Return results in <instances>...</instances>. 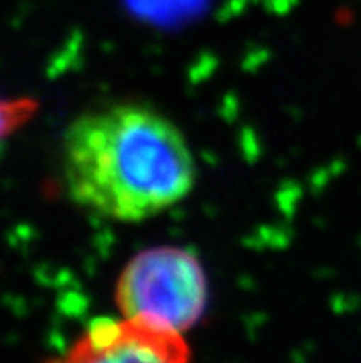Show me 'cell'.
<instances>
[{
	"label": "cell",
	"instance_id": "cell-3",
	"mask_svg": "<svg viewBox=\"0 0 361 363\" xmlns=\"http://www.w3.org/2000/svg\"><path fill=\"white\" fill-rule=\"evenodd\" d=\"M46 363H190V349L177 332L101 318L63 356Z\"/></svg>",
	"mask_w": 361,
	"mask_h": 363
},
{
	"label": "cell",
	"instance_id": "cell-1",
	"mask_svg": "<svg viewBox=\"0 0 361 363\" xmlns=\"http://www.w3.org/2000/svg\"><path fill=\"white\" fill-rule=\"evenodd\" d=\"M61 175L76 205L116 221H142L192 192L196 162L181 129L140 104L76 116L61 140Z\"/></svg>",
	"mask_w": 361,
	"mask_h": 363
},
{
	"label": "cell",
	"instance_id": "cell-2",
	"mask_svg": "<svg viewBox=\"0 0 361 363\" xmlns=\"http://www.w3.org/2000/svg\"><path fill=\"white\" fill-rule=\"evenodd\" d=\"M206 279L196 255L181 247L140 251L116 282L123 319L184 334L205 312Z\"/></svg>",
	"mask_w": 361,
	"mask_h": 363
}]
</instances>
